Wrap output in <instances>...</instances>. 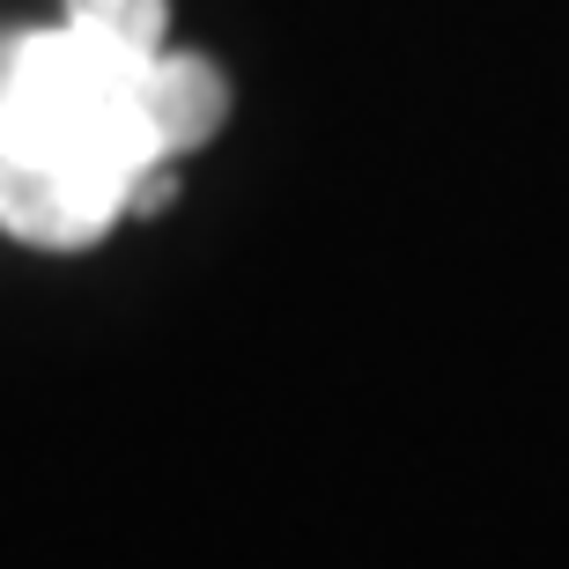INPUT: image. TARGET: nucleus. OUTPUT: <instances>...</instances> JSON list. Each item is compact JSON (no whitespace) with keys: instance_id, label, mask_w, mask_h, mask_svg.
Returning a JSON list of instances; mask_svg holds the SVG:
<instances>
[{"instance_id":"7ed1b4c3","label":"nucleus","mask_w":569,"mask_h":569,"mask_svg":"<svg viewBox=\"0 0 569 569\" xmlns=\"http://www.w3.org/2000/svg\"><path fill=\"white\" fill-rule=\"evenodd\" d=\"M141 119H148V141L163 148L170 163L192 156V148L214 141L222 119H230V82H222V67L200 60V52L163 44V52L141 67Z\"/></svg>"},{"instance_id":"20e7f679","label":"nucleus","mask_w":569,"mask_h":569,"mask_svg":"<svg viewBox=\"0 0 569 569\" xmlns=\"http://www.w3.org/2000/svg\"><path fill=\"white\" fill-rule=\"evenodd\" d=\"M67 22L89 30V38H104V44H119V52H133V60H156L170 44L163 0H67Z\"/></svg>"},{"instance_id":"f03ea898","label":"nucleus","mask_w":569,"mask_h":569,"mask_svg":"<svg viewBox=\"0 0 569 569\" xmlns=\"http://www.w3.org/2000/svg\"><path fill=\"white\" fill-rule=\"evenodd\" d=\"M119 214H127V192L111 178L0 141V230L8 237L38 244V252H82Z\"/></svg>"},{"instance_id":"f257e3e1","label":"nucleus","mask_w":569,"mask_h":569,"mask_svg":"<svg viewBox=\"0 0 569 569\" xmlns=\"http://www.w3.org/2000/svg\"><path fill=\"white\" fill-rule=\"evenodd\" d=\"M141 67L148 60L89 38L74 22L22 30L0 44V141L97 170L133 208V186L156 163H170L141 119Z\"/></svg>"}]
</instances>
